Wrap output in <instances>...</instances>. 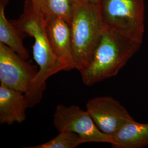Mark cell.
Listing matches in <instances>:
<instances>
[{"instance_id": "cell-1", "label": "cell", "mask_w": 148, "mask_h": 148, "mask_svg": "<svg viewBox=\"0 0 148 148\" xmlns=\"http://www.w3.org/2000/svg\"><path fill=\"white\" fill-rule=\"evenodd\" d=\"M11 21L20 31L34 39L32 53L38 71L30 90L25 94L29 108H33L41 101L48 79L66 71V67L53 53L46 30L45 17L36 13L31 0H25L21 16Z\"/></svg>"}, {"instance_id": "cell-2", "label": "cell", "mask_w": 148, "mask_h": 148, "mask_svg": "<svg viewBox=\"0 0 148 148\" xmlns=\"http://www.w3.org/2000/svg\"><path fill=\"white\" fill-rule=\"evenodd\" d=\"M142 43L104 26L90 63L79 71L84 84L90 86L116 76Z\"/></svg>"}, {"instance_id": "cell-3", "label": "cell", "mask_w": 148, "mask_h": 148, "mask_svg": "<svg viewBox=\"0 0 148 148\" xmlns=\"http://www.w3.org/2000/svg\"><path fill=\"white\" fill-rule=\"evenodd\" d=\"M104 27L99 5L79 0L70 24L74 69L87 66Z\"/></svg>"}, {"instance_id": "cell-4", "label": "cell", "mask_w": 148, "mask_h": 148, "mask_svg": "<svg viewBox=\"0 0 148 148\" xmlns=\"http://www.w3.org/2000/svg\"><path fill=\"white\" fill-rule=\"evenodd\" d=\"M104 25L143 42L145 32L144 0H100Z\"/></svg>"}, {"instance_id": "cell-5", "label": "cell", "mask_w": 148, "mask_h": 148, "mask_svg": "<svg viewBox=\"0 0 148 148\" xmlns=\"http://www.w3.org/2000/svg\"><path fill=\"white\" fill-rule=\"evenodd\" d=\"M53 123L60 132L66 131L78 134L85 143H109L114 144L113 138L101 131L87 110L78 106L60 104L53 116Z\"/></svg>"}, {"instance_id": "cell-6", "label": "cell", "mask_w": 148, "mask_h": 148, "mask_svg": "<svg viewBox=\"0 0 148 148\" xmlns=\"http://www.w3.org/2000/svg\"><path fill=\"white\" fill-rule=\"evenodd\" d=\"M38 71L36 66L0 43L1 84L26 94L35 79Z\"/></svg>"}, {"instance_id": "cell-7", "label": "cell", "mask_w": 148, "mask_h": 148, "mask_svg": "<svg viewBox=\"0 0 148 148\" xmlns=\"http://www.w3.org/2000/svg\"><path fill=\"white\" fill-rule=\"evenodd\" d=\"M86 110L101 131L112 138L126 123L134 120L119 101L109 96L90 99Z\"/></svg>"}, {"instance_id": "cell-8", "label": "cell", "mask_w": 148, "mask_h": 148, "mask_svg": "<svg viewBox=\"0 0 148 148\" xmlns=\"http://www.w3.org/2000/svg\"><path fill=\"white\" fill-rule=\"evenodd\" d=\"M46 30L55 56L64 64L66 71L74 69L71 28L63 19L45 18Z\"/></svg>"}, {"instance_id": "cell-9", "label": "cell", "mask_w": 148, "mask_h": 148, "mask_svg": "<svg viewBox=\"0 0 148 148\" xmlns=\"http://www.w3.org/2000/svg\"><path fill=\"white\" fill-rule=\"evenodd\" d=\"M25 93L0 85V123L13 125L21 123L26 119V110L28 108Z\"/></svg>"}, {"instance_id": "cell-10", "label": "cell", "mask_w": 148, "mask_h": 148, "mask_svg": "<svg viewBox=\"0 0 148 148\" xmlns=\"http://www.w3.org/2000/svg\"><path fill=\"white\" fill-rule=\"evenodd\" d=\"M112 138V148H144L148 146V123L133 120L120 128Z\"/></svg>"}, {"instance_id": "cell-11", "label": "cell", "mask_w": 148, "mask_h": 148, "mask_svg": "<svg viewBox=\"0 0 148 148\" xmlns=\"http://www.w3.org/2000/svg\"><path fill=\"white\" fill-rule=\"evenodd\" d=\"M9 0H0V43H2L27 60L29 54L23 44L24 34L7 19L5 11Z\"/></svg>"}, {"instance_id": "cell-12", "label": "cell", "mask_w": 148, "mask_h": 148, "mask_svg": "<svg viewBox=\"0 0 148 148\" xmlns=\"http://www.w3.org/2000/svg\"><path fill=\"white\" fill-rule=\"evenodd\" d=\"M79 0H42V10L45 18L63 19L70 25Z\"/></svg>"}, {"instance_id": "cell-13", "label": "cell", "mask_w": 148, "mask_h": 148, "mask_svg": "<svg viewBox=\"0 0 148 148\" xmlns=\"http://www.w3.org/2000/svg\"><path fill=\"white\" fill-rule=\"evenodd\" d=\"M85 143L79 136L70 132H60L58 135L47 142L27 148H75Z\"/></svg>"}, {"instance_id": "cell-14", "label": "cell", "mask_w": 148, "mask_h": 148, "mask_svg": "<svg viewBox=\"0 0 148 148\" xmlns=\"http://www.w3.org/2000/svg\"><path fill=\"white\" fill-rule=\"evenodd\" d=\"M34 7V10L37 14L43 16L42 10V0H31Z\"/></svg>"}, {"instance_id": "cell-15", "label": "cell", "mask_w": 148, "mask_h": 148, "mask_svg": "<svg viewBox=\"0 0 148 148\" xmlns=\"http://www.w3.org/2000/svg\"><path fill=\"white\" fill-rule=\"evenodd\" d=\"M84 2H88L90 3H92V4H95V5H99L100 0H80Z\"/></svg>"}]
</instances>
